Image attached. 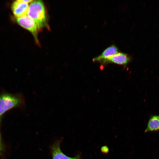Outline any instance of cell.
Segmentation results:
<instances>
[{
    "mask_svg": "<svg viewBox=\"0 0 159 159\" xmlns=\"http://www.w3.org/2000/svg\"><path fill=\"white\" fill-rule=\"evenodd\" d=\"M25 104L23 95L20 93H5L0 95V120L2 115L6 111L15 107L23 106Z\"/></svg>",
    "mask_w": 159,
    "mask_h": 159,
    "instance_id": "obj_1",
    "label": "cell"
},
{
    "mask_svg": "<svg viewBox=\"0 0 159 159\" xmlns=\"http://www.w3.org/2000/svg\"><path fill=\"white\" fill-rule=\"evenodd\" d=\"M28 15L37 24L39 29L47 24V14L43 3L42 1H33L29 5Z\"/></svg>",
    "mask_w": 159,
    "mask_h": 159,
    "instance_id": "obj_2",
    "label": "cell"
},
{
    "mask_svg": "<svg viewBox=\"0 0 159 159\" xmlns=\"http://www.w3.org/2000/svg\"><path fill=\"white\" fill-rule=\"evenodd\" d=\"M17 23L21 26L29 31L33 35L36 41L38 42L39 28L35 21L28 16L17 18Z\"/></svg>",
    "mask_w": 159,
    "mask_h": 159,
    "instance_id": "obj_3",
    "label": "cell"
},
{
    "mask_svg": "<svg viewBox=\"0 0 159 159\" xmlns=\"http://www.w3.org/2000/svg\"><path fill=\"white\" fill-rule=\"evenodd\" d=\"M29 5L22 0H16L12 4L11 9L14 16L17 18L26 16L28 14Z\"/></svg>",
    "mask_w": 159,
    "mask_h": 159,
    "instance_id": "obj_4",
    "label": "cell"
},
{
    "mask_svg": "<svg viewBox=\"0 0 159 159\" xmlns=\"http://www.w3.org/2000/svg\"><path fill=\"white\" fill-rule=\"evenodd\" d=\"M118 52L117 47L112 45L106 49L100 55L94 57L93 61L104 63L107 60Z\"/></svg>",
    "mask_w": 159,
    "mask_h": 159,
    "instance_id": "obj_5",
    "label": "cell"
},
{
    "mask_svg": "<svg viewBox=\"0 0 159 159\" xmlns=\"http://www.w3.org/2000/svg\"><path fill=\"white\" fill-rule=\"evenodd\" d=\"M130 60V57L127 54L118 52L107 60L104 64L112 63L120 65H125Z\"/></svg>",
    "mask_w": 159,
    "mask_h": 159,
    "instance_id": "obj_6",
    "label": "cell"
},
{
    "mask_svg": "<svg viewBox=\"0 0 159 159\" xmlns=\"http://www.w3.org/2000/svg\"><path fill=\"white\" fill-rule=\"evenodd\" d=\"M52 159H81L80 155L74 157H70L63 153L61 151L59 143H56L52 148Z\"/></svg>",
    "mask_w": 159,
    "mask_h": 159,
    "instance_id": "obj_7",
    "label": "cell"
},
{
    "mask_svg": "<svg viewBox=\"0 0 159 159\" xmlns=\"http://www.w3.org/2000/svg\"><path fill=\"white\" fill-rule=\"evenodd\" d=\"M159 130V116L154 115L149 119L145 132L158 130Z\"/></svg>",
    "mask_w": 159,
    "mask_h": 159,
    "instance_id": "obj_8",
    "label": "cell"
},
{
    "mask_svg": "<svg viewBox=\"0 0 159 159\" xmlns=\"http://www.w3.org/2000/svg\"><path fill=\"white\" fill-rule=\"evenodd\" d=\"M101 153L104 154H107L109 151V149L107 145H104L100 149Z\"/></svg>",
    "mask_w": 159,
    "mask_h": 159,
    "instance_id": "obj_9",
    "label": "cell"
},
{
    "mask_svg": "<svg viewBox=\"0 0 159 159\" xmlns=\"http://www.w3.org/2000/svg\"><path fill=\"white\" fill-rule=\"evenodd\" d=\"M1 120H0V125ZM2 148V145L1 141V136L0 131V151L1 152Z\"/></svg>",
    "mask_w": 159,
    "mask_h": 159,
    "instance_id": "obj_10",
    "label": "cell"
},
{
    "mask_svg": "<svg viewBox=\"0 0 159 159\" xmlns=\"http://www.w3.org/2000/svg\"><path fill=\"white\" fill-rule=\"evenodd\" d=\"M1 152L0 151V155H1Z\"/></svg>",
    "mask_w": 159,
    "mask_h": 159,
    "instance_id": "obj_11",
    "label": "cell"
}]
</instances>
